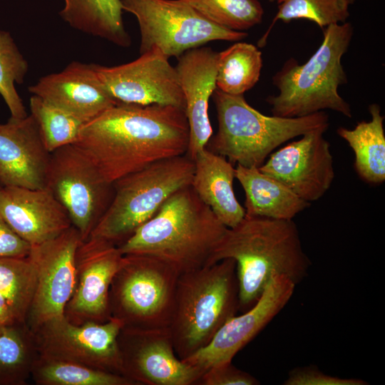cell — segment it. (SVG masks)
Listing matches in <instances>:
<instances>
[{
  "mask_svg": "<svg viewBox=\"0 0 385 385\" xmlns=\"http://www.w3.org/2000/svg\"><path fill=\"white\" fill-rule=\"evenodd\" d=\"M188 143L183 109L118 103L86 122L74 145L113 183L157 161L186 155Z\"/></svg>",
  "mask_w": 385,
  "mask_h": 385,
  "instance_id": "1",
  "label": "cell"
},
{
  "mask_svg": "<svg viewBox=\"0 0 385 385\" xmlns=\"http://www.w3.org/2000/svg\"><path fill=\"white\" fill-rule=\"evenodd\" d=\"M226 258L236 262L242 312L255 304L274 275L284 274L297 285L312 265L292 220L247 215L227 227L206 266Z\"/></svg>",
  "mask_w": 385,
  "mask_h": 385,
  "instance_id": "2",
  "label": "cell"
},
{
  "mask_svg": "<svg viewBox=\"0 0 385 385\" xmlns=\"http://www.w3.org/2000/svg\"><path fill=\"white\" fill-rule=\"evenodd\" d=\"M227 229L190 185L170 196L118 248L123 255L155 257L180 275L206 266Z\"/></svg>",
  "mask_w": 385,
  "mask_h": 385,
  "instance_id": "3",
  "label": "cell"
},
{
  "mask_svg": "<svg viewBox=\"0 0 385 385\" xmlns=\"http://www.w3.org/2000/svg\"><path fill=\"white\" fill-rule=\"evenodd\" d=\"M353 34L348 21L329 25L321 45L304 63L294 58L284 63L272 78L279 93L266 99L272 115L296 118L328 109L351 118V106L338 89L347 83L342 58Z\"/></svg>",
  "mask_w": 385,
  "mask_h": 385,
  "instance_id": "4",
  "label": "cell"
},
{
  "mask_svg": "<svg viewBox=\"0 0 385 385\" xmlns=\"http://www.w3.org/2000/svg\"><path fill=\"white\" fill-rule=\"evenodd\" d=\"M239 311L236 262L223 259L180 274L168 326L175 354L183 360L206 346Z\"/></svg>",
  "mask_w": 385,
  "mask_h": 385,
  "instance_id": "5",
  "label": "cell"
},
{
  "mask_svg": "<svg viewBox=\"0 0 385 385\" xmlns=\"http://www.w3.org/2000/svg\"><path fill=\"white\" fill-rule=\"evenodd\" d=\"M218 130L205 148L232 164L259 168L278 146L315 128L329 126L324 111L284 118L265 115L247 103L243 95H231L217 88L212 93Z\"/></svg>",
  "mask_w": 385,
  "mask_h": 385,
  "instance_id": "6",
  "label": "cell"
},
{
  "mask_svg": "<svg viewBox=\"0 0 385 385\" xmlns=\"http://www.w3.org/2000/svg\"><path fill=\"white\" fill-rule=\"evenodd\" d=\"M194 171V161L184 155L163 159L115 180L111 202L88 237L119 247L170 196L191 185Z\"/></svg>",
  "mask_w": 385,
  "mask_h": 385,
  "instance_id": "7",
  "label": "cell"
},
{
  "mask_svg": "<svg viewBox=\"0 0 385 385\" xmlns=\"http://www.w3.org/2000/svg\"><path fill=\"white\" fill-rule=\"evenodd\" d=\"M179 274L163 261L145 255H123L109 289L111 317L123 327H168Z\"/></svg>",
  "mask_w": 385,
  "mask_h": 385,
  "instance_id": "8",
  "label": "cell"
},
{
  "mask_svg": "<svg viewBox=\"0 0 385 385\" xmlns=\"http://www.w3.org/2000/svg\"><path fill=\"white\" fill-rule=\"evenodd\" d=\"M123 10L133 14L140 34V53L153 47L168 58L212 41H238L247 34L219 26L183 0H120Z\"/></svg>",
  "mask_w": 385,
  "mask_h": 385,
  "instance_id": "9",
  "label": "cell"
},
{
  "mask_svg": "<svg viewBox=\"0 0 385 385\" xmlns=\"http://www.w3.org/2000/svg\"><path fill=\"white\" fill-rule=\"evenodd\" d=\"M46 188L66 209L82 241L88 239L114 194L113 183L103 178L74 144L51 153Z\"/></svg>",
  "mask_w": 385,
  "mask_h": 385,
  "instance_id": "10",
  "label": "cell"
},
{
  "mask_svg": "<svg viewBox=\"0 0 385 385\" xmlns=\"http://www.w3.org/2000/svg\"><path fill=\"white\" fill-rule=\"evenodd\" d=\"M122 327V322L113 317L104 323L76 325L63 315L43 323L31 332L41 357L122 375L118 346Z\"/></svg>",
  "mask_w": 385,
  "mask_h": 385,
  "instance_id": "11",
  "label": "cell"
},
{
  "mask_svg": "<svg viewBox=\"0 0 385 385\" xmlns=\"http://www.w3.org/2000/svg\"><path fill=\"white\" fill-rule=\"evenodd\" d=\"M81 241L72 225L57 237L31 246L27 257L36 270V285L26 324L31 332L63 315L76 285V253Z\"/></svg>",
  "mask_w": 385,
  "mask_h": 385,
  "instance_id": "12",
  "label": "cell"
},
{
  "mask_svg": "<svg viewBox=\"0 0 385 385\" xmlns=\"http://www.w3.org/2000/svg\"><path fill=\"white\" fill-rule=\"evenodd\" d=\"M118 346L122 375L135 385H196L203 373L177 356L168 327H122Z\"/></svg>",
  "mask_w": 385,
  "mask_h": 385,
  "instance_id": "13",
  "label": "cell"
},
{
  "mask_svg": "<svg viewBox=\"0 0 385 385\" xmlns=\"http://www.w3.org/2000/svg\"><path fill=\"white\" fill-rule=\"evenodd\" d=\"M96 73L118 103L169 105L185 111V100L177 71L157 47L116 66L93 63Z\"/></svg>",
  "mask_w": 385,
  "mask_h": 385,
  "instance_id": "14",
  "label": "cell"
},
{
  "mask_svg": "<svg viewBox=\"0 0 385 385\" xmlns=\"http://www.w3.org/2000/svg\"><path fill=\"white\" fill-rule=\"evenodd\" d=\"M329 126L309 130L272 153L259 170L282 183L302 200L320 199L334 178L333 156L324 133Z\"/></svg>",
  "mask_w": 385,
  "mask_h": 385,
  "instance_id": "15",
  "label": "cell"
},
{
  "mask_svg": "<svg viewBox=\"0 0 385 385\" xmlns=\"http://www.w3.org/2000/svg\"><path fill=\"white\" fill-rule=\"evenodd\" d=\"M118 246L88 237L76 253V285L63 316L71 323H104L111 319L109 289L123 258Z\"/></svg>",
  "mask_w": 385,
  "mask_h": 385,
  "instance_id": "16",
  "label": "cell"
},
{
  "mask_svg": "<svg viewBox=\"0 0 385 385\" xmlns=\"http://www.w3.org/2000/svg\"><path fill=\"white\" fill-rule=\"evenodd\" d=\"M296 286L284 274L274 275L251 308L230 319L206 346L183 361L202 372L212 366L232 361L287 305Z\"/></svg>",
  "mask_w": 385,
  "mask_h": 385,
  "instance_id": "17",
  "label": "cell"
},
{
  "mask_svg": "<svg viewBox=\"0 0 385 385\" xmlns=\"http://www.w3.org/2000/svg\"><path fill=\"white\" fill-rule=\"evenodd\" d=\"M51 153L31 115L0 123V185L46 188Z\"/></svg>",
  "mask_w": 385,
  "mask_h": 385,
  "instance_id": "18",
  "label": "cell"
},
{
  "mask_svg": "<svg viewBox=\"0 0 385 385\" xmlns=\"http://www.w3.org/2000/svg\"><path fill=\"white\" fill-rule=\"evenodd\" d=\"M0 214L31 246L53 239L72 226L67 211L46 188L1 187Z\"/></svg>",
  "mask_w": 385,
  "mask_h": 385,
  "instance_id": "19",
  "label": "cell"
},
{
  "mask_svg": "<svg viewBox=\"0 0 385 385\" xmlns=\"http://www.w3.org/2000/svg\"><path fill=\"white\" fill-rule=\"evenodd\" d=\"M218 53L210 47H197L178 58L175 67L185 96L189 128L186 155L192 160L212 136L208 103L216 88Z\"/></svg>",
  "mask_w": 385,
  "mask_h": 385,
  "instance_id": "20",
  "label": "cell"
},
{
  "mask_svg": "<svg viewBox=\"0 0 385 385\" xmlns=\"http://www.w3.org/2000/svg\"><path fill=\"white\" fill-rule=\"evenodd\" d=\"M29 91L86 123L118 103L99 81L93 63L73 61L63 71L41 77Z\"/></svg>",
  "mask_w": 385,
  "mask_h": 385,
  "instance_id": "21",
  "label": "cell"
},
{
  "mask_svg": "<svg viewBox=\"0 0 385 385\" xmlns=\"http://www.w3.org/2000/svg\"><path fill=\"white\" fill-rule=\"evenodd\" d=\"M193 161V190L224 225L228 228L236 226L245 217V210L237 201L233 190L235 168L227 158L206 148L197 154Z\"/></svg>",
  "mask_w": 385,
  "mask_h": 385,
  "instance_id": "22",
  "label": "cell"
},
{
  "mask_svg": "<svg viewBox=\"0 0 385 385\" xmlns=\"http://www.w3.org/2000/svg\"><path fill=\"white\" fill-rule=\"evenodd\" d=\"M235 178L245 193L247 216L292 220L310 205L282 183L262 173L258 168L237 165Z\"/></svg>",
  "mask_w": 385,
  "mask_h": 385,
  "instance_id": "23",
  "label": "cell"
},
{
  "mask_svg": "<svg viewBox=\"0 0 385 385\" xmlns=\"http://www.w3.org/2000/svg\"><path fill=\"white\" fill-rule=\"evenodd\" d=\"M371 120L358 122L352 129L339 127L337 134L354 153V166L359 176L369 184L385 181L384 116L379 105L369 106Z\"/></svg>",
  "mask_w": 385,
  "mask_h": 385,
  "instance_id": "24",
  "label": "cell"
},
{
  "mask_svg": "<svg viewBox=\"0 0 385 385\" xmlns=\"http://www.w3.org/2000/svg\"><path fill=\"white\" fill-rule=\"evenodd\" d=\"M61 18L72 28L128 47L131 38L126 31L120 0H63Z\"/></svg>",
  "mask_w": 385,
  "mask_h": 385,
  "instance_id": "25",
  "label": "cell"
},
{
  "mask_svg": "<svg viewBox=\"0 0 385 385\" xmlns=\"http://www.w3.org/2000/svg\"><path fill=\"white\" fill-rule=\"evenodd\" d=\"M38 354L34 335L25 323L0 329V385H25Z\"/></svg>",
  "mask_w": 385,
  "mask_h": 385,
  "instance_id": "26",
  "label": "cell"
},
{
  "mask_svg": "<svg viewBox=\"0 0 385 385\" xmlns=\"http://www.w3.org/2000/svg\"><path fill=\"white\" fill-rule=\"evenodd\" d=\"M262 52L255 45L237 42L218 53L216 88L231 95H243L258 82Z\"/></svg>",
  "mask_w": 385,
  "mask_h": 385,
  "instance_id": "27",
  "label": "cell"
},
{
  "mask_svg": "<svg viewBox=\"0 0 385 385\" xmlns=\"http://www.w3.org/2000/svg\"><path fill=\"white\" fill-rule=\"evenodd\" d=\"M31 378L37 385H135L126 377L38 356Z\"/></svg>",
  "mask_w": 385,
  "mask_h": 385,
  "instance_id": "28",
  "label": "cell"
},
{
  "mask_svg": "<svg viewBox=\"0 0 385 385\" xmlns=\"http://www.w3.org/2000/svg\"><path fill=\"white\" fill-rule=\"evenodd\" d=\"M36 285V270L28 257H0V294L20 322L26 324Z\"/></svg>",
  "mask_w": 385,
  "mask_h": 385,
  "instance_id": "29",
  "label": "cell"
},
{
  "mask_svg": "<svg viewBox=\"0 0 385 385\" xmlns=\"http://www.w3.org/2000/svg\"><path fill=\"white\" fill-rule=\"evenodd\" d=\"M29 107L43 142L50 153L60 147L74 144L86 123L34 95L30 98Z\"/></svg>",
  "mask_w": 385,
  "mask_h": 385,
  "instance_id": "30",
  "label": "cell"
},
{
  "mask_svg": "<svg viewBox=\"0 0 385 385\" xmlns=\"http://www.w3.org/2000/svg\"><path fill=\"white\" fill-rule=\"evenodd\" d=\"M355 0H277L278 10L272 23L262 38V46L266 36L278 20L284 23L295 19H307L322 28L346 21L350 16L349 8Z\"/></svg>",
  "mask_w": 385,
  "mask_h": 385,
  "instance_id": "31",
  "label": "cell"
},
{
  "mask_svg": "<svg viewBox=\"0 0 385 385\" xmlns=\"http://www.w3.org/2000/svg\"><path fill=\"white\" fill-rule=\"evenodd\" d=\"M210 21L243 31L262 21L264 9L258 0H183Z\"/></svg>",
  "mask_w": 385,
  "mask_h": 385,
  "instance_id": "32",
  "label": "cell"
},
{
  "mask_svg": "<svg viewBox=\"0 0 385 385\" xmlns=\"http://www.w3.org/2000/svg\"><path fill=\"white\" fill-rule=\"evenodd\" d=\"M29 64L19 50L10 33L0 30V95L11 113V117L28 115L15 84L23 83Z\"/></svg>",
  "mask_w": 385,
  "mask_h": 385,
  "instance_id": "33",
  "label": "cell"
},
{
  "mask_svg": "<svg viewBox=\"0 0 385 385\" xmlns=\"http://www.w3.org/2000/svg\"><path fill=\"white\" fill-rule=\"evenodd\" d=\"M254 376L235 366L232 361L212 366L205 370L196 385H258Z\"/></svg>",
  "mask_w": 385,
  "mask_h": 385,
  "instance_id": "34",
  "label": "cell"
},
{
  "mask_svg": "<svg viewBox=\"0 0 385 385\" xmlns=\"http://www.w3.org/2000/svg\"><path fill=\"white\" fill-rule=\"evenodd\" d=\"M284 385H366V381L331 376L313 366L297 367L289 371Z\"/></svg>",
  "mask_w": 385,
  "mask_h": 385,
  "instance_id": "35",
  "label": "cell"
},
{
  "mask_svg": "<svg viewBox=\"0 0 385 385\" xmlns=\"http://www.w3.org/2000/svg\"><path fill=\"white\" fill-rule=\"evenodd\" d=\"M31 245L20 237L0 214V257H26Z\"/></svg>",
  "mask_w": 385,
  "mask_h": 385,
  "instance_id": "36",
  "label": "cell"
},
{
  "mask_svg": "<svg viewBox=\"0 0 385 385\" xmlns=\"http://www.w3.org/2000/svg\"><path fill=\"white\" fill-rule=\"evenodd\" d=\"M0 319L6 324L20 322L16 319L5 298L0 294ZM22 323V322H21Z\"/></svg>",
  "mask_w": 385,
  "mask_h": 385,
  "instance_id": "37",
  "label": "cell"
},
{
  "mask_svg": "<svg viewBox=\"0 0 385 385\" xmlns=\"http://www.w3.org/2000/svg\"><path fill=\"white\" fill-rule=\"evenodd\" d=\"M5 324H6L5 322H4L1 319H0V329L4 326Z\"/></svg>",
  "mask_w": 385,
  "mask_h": 385,
  "instance_id": "38",
  "label": "cell"
},
{
  "mask_svg": "<svg viewBox=\"0 0 385 385\" xmlns=\"http://www.w3.org/2000/svg\"><path fill=\"white\" fill-rule=\"evenodd\" d=\"M270 2L277 1V0H268Z\"/></svg>",
  "mask_w": 385,
  "mask_h": 385,
  "instance_id": "39",
  "label": "cell"
},
{
  "mask_svg": "<svg viewBox=\"0 0 385 385\" xmlns=\"http://www.w3.org/2000/svg\"><path fill=\"white\" fill-rule=\"evenodd\" d=\"M1 186L0 185V188H1Z\"/></svg>",
  "mask_w": 385,
  "mask_h": 385,
  "instance_id": "40",
  "label": "cell"
}]
</instances>
